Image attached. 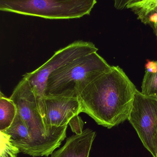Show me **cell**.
<instances>
[{
  "mask_svg": "<svg viewBox=\"0 0 157 157\" xmlns=\"http://www.w3.org/2000/svg\"><path fill=\"white\" fill-rule=\"evenodd\" d=\"M126 8L131 9L142 23L151 27L157 18V0L133 1Z\"/></svg>",
  "mask_w": 157,
  "mask_h": 157,
  "instance_id": "cell-9",
  "label": "cell"
},
{
  "mask_svg": "<svg viewBox=\"0 0 157 157\" xmlns=\"http://www.w3.org/2000/svg\"><path fill=\"white\" fill-rule=\"evenodd\" d=\"M114 3V7L118 10H123L126 8L127 6L133 0H113Z\"/></svg>",
  "mask_w": 157,
  "mask_h": 157,
  "instance_id": "cell-14",
  "label": "cell"
},
{
  "mask_svg": "<svg viewBox=\"0 0 157 157\" xmlns=\"http://www.w3.org/2000/svg\"><path fill=\"white\" fill-rule=\"evenodd\" d=\"M136 90L120 67L112 66L80 93L82 113L111 129L128 120Z\"/></svg>",
  "mask_w": 157,
  "mask_h": 157,
  "instance_id": "cell-1",
  "label": "cell"
},
{
  "mask_svg": "<svg viewBox=\"0 0 157 157\" xmlns=\"http://www.w3.org/2000/svg\"><path fill=\"white\" fill-rule=\"evenodd\" d=\"M96 135L95 131L88 128L82 133L73 135L50 157H89Z\"/></svg>",
  "mask_w": 157,
  "mask_h": 157,
  "instance_id": "cell-8",
  "label": "cell"
},
{
  "mask_svg": "<svg viewBox=\"0 0 157 157\" xmlns=\"http://www.w3.org/2000/svg\"><path fill=\"white\" fill-rule=\"evenodd\" d=\"M152 27L154 29L155 31H157V18L155 19L154 23H153Z\"/></svg>",
  "mask_w": 157,
  "mask_h": 157,
  "instance_id": "cell-15",
  "label": "cell"
},
{
  "mask_svg": "<svg viewBox=\"0 0 157 157\" xmlns=\"http://www.w3.org/2000/svg\"><path fill=\"white\" fill-rule=\"evenodd\" d=\"M42 115L49 125L61 127L68 125L72 118L82 113L78 98L44 96Z\"/></svg>",
  "mask_w": 157,
  "mask_h": 157,
  "instance_id": "cell-7",
  "label": "cell"
},
{
  "mask_svg": "<svg viewBox=\"0 0 157 157\" xmlns=\"http://www.w3.org/2000/svg\"><path fill=\"white\" fill-rule=\"evenodd\" d=\"M96 2V0H0V10L46 19H73L89 15Z\"/></svg>",
  "mask_w": 157,
  "mask_h": 157,
  "instance_id": "cell-4",
  "label": "cell"
},
{
  "mask_svg": "<svg viewBox=\"0 0 157 157\" xmlns=\"http://www.w3.org/2000/svg\"><path fill=\"white\" fill-rule=\"evenodd\" d=\"M141 92L146 97L157 100V71L155 72L145 71Z\"/></svg>",
  "mask_w": 157,
  "mask_h": 157,
  "instance_id": "cell-11",
  "label": "cell"
},
{
  "mask_svg": "<svg viewBox=\"0 0 157 157\" xmlns=\"http://www.w3.org/2000/svg\"><path fill=\"white\" fill-rule=\"evenodd\" d=\"M18 113L17 108L13 100L1 92L0 95V131L10 127Z\"/></svg>",
  "mask_w": 157,
  "mask_h": 157,
  "instance_id": "cell-10",
  "label": "cell"
},
{
  "mask_svg": "<svg viewBox=\"0 0 157 157\" xmlns=\"http://www.w3.org/2000/svg\"><path fill=\"white\" fill-rule=\"evenodd\" d=\"M0 157H17L19 148L14 144L9 135L0 131Z\"/></svg>",
  "mask_w": 157,
  "mask_h": 157,
  "instance_id": "cell-12",
  "label": "cell"
},
{
  "mask_svg": "<svg viewBox=\"0 0 157 157\" xmlns=\"http://www.w3.org/2000/svg\"><path fill=\"white\" fill-rule=\"evenodd\" d=\"M142 1V0H133L132 2H133V1Z\"/></svg>",
  "mask_w": 157,
  "mask_h": 157,
  "instance_id": "cell-17",
  "label": "cell"
},
{
  "mask_svg": "<svg viewBox=\"0 0 157 157\" xmlns=\"http://www.w3.org/2000/svg\"><path fill=\"white\" fill-rule=\"evenodd\" d=\"M26 124L30 140L26 155L34 157L51 155L66 137L68 125L56 127L45 122L37 97L29 81L23 78L10 98Z\"/></svg>",
  "mask_w": 157,
  "mask_h": 157,
  "instance_id": "cell-2",
  "label": "cell"
},
{
  "mask_svg": "<svg viewBox=\"0 0 157 157\" xmlns=\"http://www.w3.org/2000/svg\"><path fill=\"white\" fill-rule=\"evenodd\" d=\"M128 121L144 147L157 157V100L136 90Z\"/></svg>",
  "mask_w": 157,
  "mask_h": 157,
  "instance_id": "cell-6",
  "label": "cell"
},
{
  "mask_svg": "<svg viewBox=\"0 0 157 157\" xmlns=\"http://www.w3.org/2000/svg\"><path fill=\"white\" fill-rule=\"evenodd\" d=\"M111 67L97 52L80 57L49 75L44 96L78 98L88 84Z\"/></svg>",
  "mask_w": 157,
  "mask_h": 157,
  "instance_id": "cell-3",
  "label": "cell"
},
{
  "mask_svg": "<svg viewBox=\"0 0 157 157\" xmlns=\"http://www.w3.org/2000/svg\"><path fill=\"white\" fill-rule=\"evenodd\" d=\"M71 130L75 134H79L83 132L84 128V121L79 115H76L72 118L69 123Z\"/></svg>",
  "mask_w": 157,
  "mask_h": 157,
  "instance_id": "cell-13",
  "label": "cell"
},
{
  "mask_svg": "<svg viewBox=\"0 0 157 157\" xmlns=\"http://www.w3.org/2000/svg\"><path fill=\"white\" fill-rule=\"evenodd\" d=\"M155 33L156 36L157 40V31H155Z\"/></svg>",
  "mask_w": 157,
  "mask_h": 157,
  "instance_id": "cell-16",
  "label": "cell"
},
{
  "mask_svg": "<svg viewBox=\"0 0 157 157\" xmlns=\"http://www.w3.org/2000/svg\"><path fill=\"white\" fill-rule=\"evenodd\" d=\"M98 51V49L92 42L77 40L56 51L46 62L35 71L23 75V78L29 82L37 97L41 115L42 100L46 81L49 75L80 57L97 52Z\"/></svg>",
  "mask_w": 157,
  "mask_h": 157,
  "instance_id": "cell-5",
  "label": "cell"
}]
</instances>
